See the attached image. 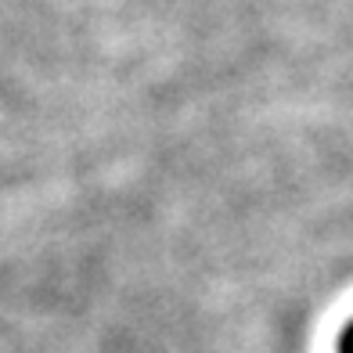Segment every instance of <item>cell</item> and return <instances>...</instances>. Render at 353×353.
Returning a JSON list of instances; mask_svg holds the SVG:
<instances>
[{
	"instance_id": "obj_1",
	"label": "cell",
	"mask_w": 353,
	"mask_h": 353,
	"mask_svg": "<svg viewBox=\"0 0 353 353\" xmlns=\"http://www.w3.org/2000/svg\"><path fill=\"white\" fill-rule=\"evenodd\" d=\"M339 353H353V325L346 328V335H343V346H339Z\"/></svg>"
}]
</instances>
